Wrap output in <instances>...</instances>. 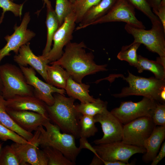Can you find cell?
<instances>
[{
  "instance_id": "1",
  "label": "cell",
  "mask_w": 165,
  "mask_h": 165,
  "mask_svg": "<svg viewBox=\"0 0 165 165\" xmlns=\"http://www.w3.org/2000/svg\"><path fill=\"white\" fill-rule=\"evenodd\" d=\"M61 57L50 64L59 65L65 69L70 77L78 82H82L85 76L107 71V64L97 65L94 61V56L87 53L83 42H70L65 46Z\"/></svg>"
},
{
  "instance_id": "2",
  "label": "cell",
  "mask_w": 165,
  "mask_h": 165,
  "mask_svg": "<svg viewBox=\"0 0 165 165\" xmlns=\"http://www.w3.org/2000/svg\"><path fill=\"white\" fill-rule=\"evenodd\" d=\"M54 102L51 106L46 105L50 121L57 126L63 133L71 134L75 138H80L79 120L82 115L75 107V99L59 93L53 95Z\"/></svg>"
},
{
  "instance_id": "3",
  "label": "cell",
  "mask_w": 165,
  "mask_h": 165,
  "mask_svg": "<svg viewBox=\"0 0 165 165\" xmlns=\"http://www.w3.org/2000/svg\"><path fill=\"white\" fill-rule=\"evenodd\" d=\"M49 118L39 127L40 131L39 145L49 146L60 151L68 160L75 162L81 151L76 145L75 138L72 135L62 133L59 127L52 123Z\"/></svg>"
},
{
  "instance_id": "4",
  "label": "cell",
  "mask_w": 165,
  "mask_h": 165,
  "mask_svg": "<svg viewBox=\"0 0 165 165\" xmlns=\"http://www.w3.org/2000/svg\"><path fill=\"white\" fill-rule=\"evenodd\" d=\"M128 75H116L122 78L129 84L123 88L120 93L112 95L116 98H122L131 95L141 96L154 100L160 103V94L165 88V80L154 77L145 78L135 75L128 71Z\"/></svg>"
},
{
  "instance_id": "5",
  "label": "cell",
  "mask_w": 165,
  "mask_h": 165,
  "mask_svg": "<svg viewBox=\"0 0 165 165\" xmlns=\"http://www.w3.org/2000/svg\"><path fill=\"white\" fill-rule=\"evenodd\" d=\"M151 29L136 28L126 24L124 29L134 38V41L144 45L165 63V29L160 20L151 22Z\"/></svg>"
},
{
  "instance_id": "6",
  "label": "cell",
  "mask_w": 165,
  "mask_h": 165,
  "mask_svg": "<svg viewBox=\"0 0 165 165\" xmlns=\"http://www.w3.org/2000/svg\"><path fill=\"white\" fill-rule=\"evenodd\" d=\"M3 88L2 95L5 100L15 96L34 95L33 88L28 84L20 67L7 63L0 65Z\"/></svg>"
},
{
  "instance_id": "7",
  "label": "cell",
  "mask_w": 165,
  "mask_h": 165,
  "mask_svg": "<svg viewBox=\"0 0 165 165\" xmlns=\"http://www.w3.org/2000/svg\"><path fill=\"white\" fill-rule=\"evenodd\" d=\"M157 101L143 97L140 101L122 102L118 107L111 112L123 124H125L135 119L143 116L151 117Z\"/></svg>"
},
{
  "instance_id": "8",
  "label": "cell",
  "mask_w": 165,
  "mask_h": 165,
  "mask_svg": "<svg viewBox=\"0 0 165 165\" xmlns=\"http://www.w3.org/2000/svg\"><path fill=\"white\" fill-rule=\"evenodd\" d=\"M156 126L150 117L143 116L135 119L123 125L121 141L144 148V141Z\"/></svg>"
},
{
  "instance_id": "9",
  "label": "cell",
  "mask_w": 165,
  "mask_h": 165,
  "mask_svg": "<svg viewBox=\"0 0 165 165\" xmlns=\"http://www.w3.org/2000/svg\"><path fill=\"white\" fill-rule=\"evenodd\" d=\"M93 147L103 160L120 161L127 163L133 155L146 151L144 148L127 144L121 141L97 145Z\"/></svg>"
},
{
  "instance_id": "10",
  "label": "cell",
  "mask_w": 165,
  "mask_h": 165,
  "mask_svg": "<svg viewBox=\"0 0 165 165\" xmlns=\"http://www.w3.org/2000/svg\"><path fill=\"white\" fill-rule=\"evenodd\" d=\"M31 20L28 12L24 14L20 24L14 26V31L10 35H7L4 38L6 41V45L0 50V64L6 56H9L11 51L17 54L21 46L29 42L35 36V33L27 28Z\"/></svg>"
},
{
  "instance_id": "11",
  "label": "cell",
  "mask_w": 165,
  "mask_h": 165,
  "mask_svg": "<svg viewBox=\"0 0 165 165\" xmlns=\"http://www.w3.org/2000/svg\"><path fill=\"white\" fill-rule=\"evenodd\" d=\"M135 8L126 0H117L113 6L105 16L90 25L104 23L122 22L134 27L145 29L143 23L136 16Z\"/></svg>"
},
{
  "instance_id": "12",
  "label": "cell",
  "mask_w": 165,
  "mask_h": 165,
  "mask_svg": "<svg viewBox=\"0 0 165 165\" xmlns=\"http://www.w3.org/2000/svg\"><path fill=\"white\" fill-rule=\"evenodd\" d=\"M39 127L35 131L31 139L26 144L14 142L11 146L23 165H48V160L44 151L39 149Z\"/></svg>"
},
{
  "instance_id": "13",
  "label": "cell",
  "mask_w": 165,
  "mask_h": 165,
  "mask_svg": "<svg viewBox=\"0 0 165 165\" xmlns=\"http://www.w3.org/2000/svg\"><path fill=\"white\" fill-rule=\"evenodd\" d=\"M76 18L72 12L68 15L55 32L53 41V47L46 57L50 63L56 61L62 56L63 48L71 42L75 29Z\"/></svg>"
},
{
  "instance_id": "14",
  "label": "cell",
  "mask_w": 165,
  "mask_h": 165,
  "mask_svg": "<svg viewBox=\"0 0 165 165\" xmlns=\"http://www.w3.org/2000/svg\"><path fill=\"white\" fill-rule=\"evenodd\" d=\"M94 117L95 123L101 124L104 135L93 143L97 145L121 141L123 125L111 112L106 108Z\"/></svg>"
},
{
  "instance_id": "15",
  "label": "cell",
  "mask_w": 165,
  "mask_h": 165,
  "mask_svg": "<svg viewBox=\"0 0 165 165\" xmlns=\"http://www.w3.org/2000/svg\"><path fill=\"white\" fill-rule=\"evenodd\" d=\"M23 73L27 83L33 88V95L48 106L52 105L54 102L53 93L62 95L65 93L64 89L57 88L40 79L36 75L35 71L32 68L19 65Z\"/></svg>"
},
{
  "instance_id": "16",
  "label": "cell",
  "mask_w": 165,
  "mask_h": 165,
  "mask_svg": "<svg viewBox=\"0 0 165 165\" xmlns=\"http://www.w3.org/2000/svg\"><path fill=\"white\" fill-rule=\"evenodd\" d=\"M30 45L29 42L21 46L18 53L13 57L14 61L19 65L30 66L48 83L46 67L49 61L46 57L35 55L31 49Z\"/></svg>"
},
{
  "instance_id": "17",
  "label": "cell",
  "mask_w": 165,
  "mask_h": 165,
  "mask_svg": "<svg viewBox=\"0 0 165 165\" xmlns=\"http://www.w3.org/2000/svg\"><path fill=\"white\" fill-rule=\"evenodd\" d=\"M5 103L8 109L15 111H33L49 118L46 105L34 95H16L5 100Z\"/></svg>"
},
{
  "instance_id": "18",
  "label": "cell",
  "mask_w": 165,
  "mask_h": 165,
  "mask_svg": "<svg viewBox=\"0 0 165 165\" xmlns=\"http://www.w3.org/2000/svg\"><path fill=\"white\" fill-rule=\"evenodd\" d=\"M6 111L16 124L27 131H35L42 125L47 118L34 112L28 111H15L7 108Z\"/></svg>"
},
{
  "instance_id": "19",
  "label": "cell",
  "mask_w": 165,
  "mask_h": 165,
  "mask_svg": "<svg viewBox=\"0 0 165 165\" xmlns=\"http://www.w3.org/2000/svg\"><path fill=\"white\" fill-rule=\"evenodd\" d=\"M165 138V127L156 126L150 135L144 141L143 147L146 151L142 160L146 163L152 161L157 154Z\"/></svg>"
},
{
  "instance_id": "20",
  "label": "cell",
  "mask_w": 165,
  "mask_h": 165,
  "mask_svg": "<svg viewBox=\"0 0 165 165\" xmlns=\"http://www.w3.org/2000/svg\"><path fill=\"white\" fill-rule=\"evenodd\" d=\"M117 0H101L97 5L90 8L85 14L76 30L90 26L94 21L106 15Z\"/></svg>"
},
{
  "instance_id": "21",
  "label": "cell",
  "mask_w": 165,
  "mask_h": 165,
  "mask_svg": "<svg viewBox=\"0 0 165 165\" xmlns=\"http://www.w3.org/2000/svg\"><path fill=\"white\" fill-rule=\"evenodd\" d=\"M90 86L89 85L76 82L70 76L65 90L69 97L78 100L81 103H86L96 100L89 94Z\"/></svg>"
},
{
  "instance_id": "22",
  "label": "cell",
  "mask_w": 165,
  "mask_h": 165,
  "mask_svg": "<svg viewBox=\"0 0 165 165\" xmlns=\"http://www.w3.org/2000/svg\"><path fill=\"white\" fill-rule=\"evenodd\" d=\"M136 68L139 73L144 70H148L154 74L155 78L165 80V63L159 57L156 61H153L138 55V63Z\"/></svg>"
},
{
  "instance_id": "23",
  "label": "cell",
  "mask_w": 165,
  "mask_h": 165,
  "mask_svg": "<svg viewBox=\"0 0 165 165\" xmlns=\"http://www.w3.org/2000/svg\"><path fill=\"white\" fill-rule=\"evenodd\" d=\"M5 101L2 95H0V124L29 141L33 134L22 129L15 123L6 111Z\"/></svg>"
},
{
  "instance_id": "24",
  "label": "cell",
  "mask_w": 165,
  "mask_h": 165,
  "mask_svg": "<svg viewBox=\"0 0 165 165\" xmlns=\"http://www.w3.org/2000/svg\"><path fill=\"white\" fill-rule=\"evenodd\" d=\"M47 13L46 24L47 28L46 43L42 55L46 57L51 48L53 36L59 27L58 20L51 4L46 5Z\"/></svg>"
},
{
  "instance_id": "25",
  "label": "cell",
  "mask_w": 165,
  "mask_h": 165,
  "mask_svg": "<svg viewBox=\"0 0 165 165\" xmlns=\"http://www.w3.org/2000/svg\"><path fill=\"white\" fill-rule=\"evenodd\" d=\"M48 64L46 67L48 83L57 88L65 89L68 80L70 76L67 72L61 66Z\"/></svg>"
},
{
  "instance_id": "26",
  "label": "cell",
  "mask_w": 165,
  "mask_h": 165,
  "mask_svg": "<svg viewBox=\"0 0 165 165\" xmlns=\"http://www.w3.org/2000/svg\"><path fill=\"white\" fill-rule=\"evenodd\" d=\"M108 103L100 98L93 102L75 105L77 111L82 115L94 117L107 108Z\"/></svg>"
},
{
  "instance_id": "27",
  "label": "cell",
  "mask_w": 165,
  "mask_h": 165,
  "mask_svg": "<svg viewBox=\"0 0 165 165\" xmlns=\"http://www.w3.org/2000/svg\"><path fill=\"white\" fill-rule=\"evenodd\" d=\"M141 44L133 41L129 45L123 46L117 55V58L127 61L130 65L136 68L138 63L137 51Z\"/></svg>"
},
{
  "instance_id": "28",
  "label": "cell",
  "mask_w": 165,
  "mask_h": 165,
  "mask_svg": "<svg viewBox=\"0 0 165 165\" xmlns=\"http://www.w3.org/2000/svg\"><path fill=\"white\" fill-rule=\"evenodd\" d=\"M48 160V165H74V162L67 158L58 150L49 146H42Z\"/></svg>"
},
{
  "instance_id": "29",
  "label": "cell",
  "mask_w": 165,
  "mask_h": 165,
  "mask_svg": "<svg viewBox=\"0 0 165 165\" xmlns=\"http://www.w3.org/2000/svg\"><path fill=\"white\" fill-rule=\"evenodd\" d=\"M94 117L82 115L79 120V137L89 138L98 132Z\"/></svg>"
},
{
  "instance_id": "30",
  "label": "cell",
  "mask_w": 165,
  "mask_h": 165,
  "mask_svg": "<svg viewBox=\"0 0 165 165\" xmlns=\"http://www.w3.org/2000/svg\"><path fill=\"white\" fill-rule=\"evenodd\" d=\"M54 10L58 20L59 27L66 17L73 12V3L69 0H56Z\"/></svg>"
},
{
  "instance_id": "31",
  "label": "cell",
  "mask_w": 165,
  "mask_h": 165,
  "mask_svg": "<svg viewBox=\"0 0 165 165\" xmlns=\"http://www.w3.org/2000/svg\"><path fill=\"white\" fill-rule=\"evenodd\" d=\"M101 0H78L73 3V12L76 18V23H79L85 13Z\"/></svg>"
},
{
  "instance_id": "32",
  "label": "cell",
  "mask_w": 165,
  "mask_h": 165,
  "mask_svg": "<svg viewBox=\"0 0 165 165\" xmlns=\"http://www.w3.org/2000/svg\"><path fill=\"white\" fill-rule=\"evenodd\" d=\"M0 165H23L11 145L4 147L0 152Z\"/></svg>"
},
{
  "instance_id": "33",
  "label": "cell",
  "mask_w": 165,
  "mask_h": 165,
  "mask_svg": "<svg viewBox=\"0 0 165 165\" xmlns=\"http://www.w3.org/2000/svg\"><path fill=\"white\" fill-rule=\"evenodd\" d=\"M24 3L17 4L11 0H0V8L2 9V13L0 17V24L4 18L5 13L7 11L12 12L16 16L21 17Z\"/></svg>"
},
{
  "instance_id": "34",
  "label": "cell",
  "mask_w": 165,
  "mask_h": 165,
  "mask_svg": "<svg viewBox=\"0 0 165 165\" xmlns=\"http://www.w3.org/2000/svg\"><path fill=\"white\" fill-rule=\"evenodd\" d=\"M135 9H137L145 15L151 22L160 20L153 13L152 8L146 0H126Z\"/></svg>"
},
{
  "instance_id": "35",
  "label": "cell",
  "mask_w": 165,
  "mask_h": 165,
  "mask_svg": "<svg viewBox=\"0 0 165 165\" xmlns=\"http://www.w3.org/2000/svg\"><path fill=\"white\" fill-rule=\"evenodd\" d=\"M0 139L4 141L11 140L14 142L26 144L29 141L16 133L0 124Z\"/></svg>"
},
{
  "instance_id": "36",
  "label": "cell",
  "mask_w": 165,
  "mask_h": 165,
  "mask_svg": "<svg viewBox=\"0 0 165 165\" xmlns=\"http://www.w3.org/2000/svg\"><path fill=\"white\" fill-rule=\"evenodd\" d=\"M151 118L156 125L165 127V105L157 102Z\"/></svg>"
},
{
  "instance_id": "37",
  "label": "cell",
  "mask_w": 165,
  "mask_h": 165,
  "mask_svg": "<svg viewBox=\"0 0 165 165\" xmlns=\"http://www.w3.org/2000/svg\"><path fill=\"white\" fill-rule=\"evenodd\" d=\"M152 10L158 18L165 29V0H162L157 9Z\"/></svg>"
},
{
  "instance_id": "38",
  "label": "cell",
  "mask_w": 165,
  "mask_h": 165,
  "mask_svg": "<svg viewBox=\"0 0 165 165\" xmlns=\"http://www.w3.org/2000/svg\"><path fill=\"white\" fill-rule=\"evenodd\" d=\"M87 138L83 137L80 138L79 148L81 150L83 148L87 149L93 153L94 155L99 156L93 146L88 142Z\"/></svg>"
},
{
  "instance_id": "39",
  "label": "cell",
  "mask_w": 165,
  "mask_h": 165,
  "mask_svg": "<svg viewBox=\"0 0 165 165\" xmlns=\"http://www.w3.org/2000/svg\"><path fill=\"white\" fill-rule=\"evenodd\" d=\"M165 156V142L162 145L161 147L158 154L152 160L151 165H156Z\"/></svg>"
},
{
  "instance_id": "40",
  "label": "cell",
  "mask_w": 165,
  "mask_h": 165,
  "mask_svg": "<svg viewBox=\"0 0 165 165\" xmlns=\"http://www.w3.org/2000/svg\"><path fill=\"white\" fill-rule=\"evenodd\" d=\"M103 161L104 165H132L134 164L133 162L127 163L120 161H107L103 160Z\"/></svg>"
},
{
  "instance_id": "41",
  "label": "cell",
  "mask_w": 165,
  "mask_h": 165,
  "mask_svg": "<svg viewBox=\"0 0 165 165\" xmlns=\"http://www.w3.org/2000/svg\"><path fill=\"white\" fill-rule=\"evenodd\" d=\"M104 163L102 160L99 156L94 155L90 165H103Z\"/></svg>"
},
{
  "instance_id": "42",
  "label": "cell",
  "mask_w": 165,
  "mask_h": 165,
  "mask_svg": "<svg viewBox=\"0 0 165 165\" xmlns=\"http://www.w3.org/2000/svg\"><path fill=\"white\" fill-rule=\"evenodd\" d=\"M152 9H156L162 0H146Z\"/></svg>"
},
{
  "instance_id": "43",
  "label": "cell",
  "mask_w": 165,
  "mask_h": 165,
  "mask_svg": "<svg viewBox=\"0 0 165 165\" xmlns=\"http://www.w3.org/2000/svg\"><path fill=\"white\" fill-rule=\"evenodd\" d=\"M160 103L165 104V88L163 89L160 92Z\"/></svg>"
},
{
  "instance_id": "44",
  "label": "cell",
  "mask_w": 165,
  "mask_h": 165,
  "mask_svg": "<svg viewBox=\"0 0 165 165\" xmlns=\"http://www.w3.org/2000/svg\"><path fill=\"white\" fill-rule=\"evenodd\" d=\"M3 88V84L2 79L0 75V95H2V91Z\"/></svg>"
},
{
  "instance_id": "45",
  "label": "cell",
  "mask_w": 165,
  "mask_h": 165,
  "mask_svg": "<svg viewBox=\"0 0 165 165\" xmlns=\"http://www.w3.org/2000/svg\"><path fill=\"white\" fill-rule=\"evenodd\" d=\"M44 2V5H49L51 4V2L49 0H42Z\"/></svg>"
},
{
  "instance_id": "46",
  "label": "cell",
  "mask_w": 165,
  "mask_h": 165,
  "mask_svg": "<svg viewBox=\"0 0 165 165\" xmlns=\"http://www.w3.org/2000/svg\"><path fill=\"white\" fill-rule=\"evenodd\" d=\"M72 3H74L75 2L78 0H69Z\"/></svg>"
},
{
  "instance_id": "47",
  "label": "cell",
  "mask_w": 165,
  "mask_h": 165,
  "mask_svg": "<svg viewBox=\"0 0 165 165\" xmlns=\"http://www.w3.org/2000/svg\"><path fill=\"white\" fill-rule=\"evenodd\" d=\"M1 145L0 144V152L1 151Z\"/></svg>"
},
{
  "instance_id": "48",
  "label": "cell",
  "mask_w": 165,
  "mask_h": 165,
  "mask_svg": "<svg viewBox=\"0 0 165 165\" xmlns=\"http://www.w3.org/2000/svg\"><path fill=\"white\" fill-rule=\"evenodd\" d=\"M11 0V1H13L14 0Z\"/></svg>"
}]
</instances>
